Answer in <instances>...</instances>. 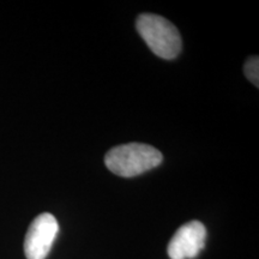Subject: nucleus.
<instances>
[{"label": "nucleus", "mask_w": 259, "mask_h": 259, "mask_svg": "<svg viewBox=\"0 0 259 259\" xmlns=\"http://www.w3.org/2000/svg\"><path fill=\"white\" fill-rule=\"evenodd\" d=\"M163 156L156 148L143 143H128L112 148L106 154L105 164L112 173L134 178L160 166Z\"/></svg>", "instance_id": "obj_1"}, {"label": "nucleus", "mask_w": 259, "mask_h": 259, "mask_svg": "<svg viewBox=\"0 0 259 259\" xmlns=\"http://www.w3.org/2000/svg\"><path fill=\"white\" fill-rule=\"evenodd\" d=\"M136 28L155 56L170 60L180 54L183 48L180 32L168 19L154 14H142L137 17Z\"/></svg>", "instance_id": "obj_2"}, {"label": "nucleus", "mask_w": 259, "mask_h": 259, "mask_svg": "<svg viewBox=\"0 0 259 259\" xmlns=\"http://www.w3.org/2000/svg\"><path fill=\"white\" fill-rule=\"evenodd\" d=\"M59 225L52 213L38 215L30 223L24 239V253L27 259H46L54 244Z\"/></svg>", "instance_id": "obj_3"}, {"label": "nucleus", "mask_w": 259, "mask_h": 259, "mask_svg": "<svg viewBox=\"0 0 259 259\" xmlns=\"http://www.w3.org/2000/svg\"><path fill=\"white\" fill-rule=\"evenodd\" d=\"M206 229L199 221L181 226L170 239L167 253L170 259H193L205 247Z\"/></svg>", "instance_id": "obj_4"}, {"label": "nucleus", "mask_w": 259, "mask_h": 259, "mask_svg": "<svg viewBox=\"0 0 259 259\" xmlns=\"http://www.w3.org/2000/svg\"><path fill=\"white\" fill-rule=\"evenodd\" d=\"M244 71L246 77L250 79L252 84H254L255 87H259V59L257 56L250 57L246 60Z\"/></svg>", "instance_id": "obj_5"}]
</instances>
